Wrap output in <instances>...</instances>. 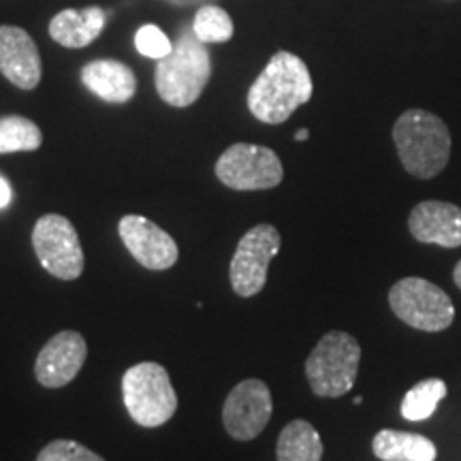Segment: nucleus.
<instances>
[{"instance_id":"nucleus-26","label":"nucleus","mask_w":461,"mask_h":461,"mask_svg":"<svg viewBox=\"0 0 461 461\" xmlns=\"http://www.w3.org/2000/svg\"><path fill=\"white\" fill-rule=\"evenodd\" d=\"M173 5H182V7H190V5H199V3H205V0H169Z\"/></svg>"},{"instance_id":"nucleus-5","label":"nucleus","mask_w":461,"mask_h":461,"mask_svg":"<svg viewBox=\"0 0 461 461\" xmlns=\"http://www.w3.org/2000/svg\"><path fill=\"white\" fill-rule=\"evenodd\" d=\"M122 400L131 419L141 428H160L177 411V395L169 372L154 361L137 363L126 370Z\"/></svg>"},{"instance_id":"nucleus-2","label":"nucleus","mask_w":461,"mask_h":461,"mask_svg":"<svg viewBox=\"0 0 461 461\" xmlns=\"http://www.w3.org/2000/svg\"><path fill=\"white\" fill-rule=\"evenodd\" d=\"M400 160L411 176L431 180L445 171L451 158V132L445 120L425 109H408L393 126Z\"/></svg>"},{"instance_id":"nucleus-17","label":"nucleus","mask_w":461,"mask_h":461,"mask_svg":"<svg viewBox=\"0 0 461 461\" xmlns=\"http://www.w3.org/2000/svg\"><path fill=\"white\" fill-rule=\"evenodd\" d=\"M380 461H436L438 448L428 436L400 429H380L372 440Z\"/></svg>"},{"instance_id":"nucleus-21","label":"nucleus","mask_w":461,"mask_h":461,"mask_svg":"<svg viewBox=\"0 0 461 461\" xmlns=\"http://www.w3.org/2000/svg\"><path fill=\"white\" fill-rule=\"evenodd\" d=\"M193 32L201 43H227L233 37L235 26L229 14L216 5H203L193 22Z\"/></svg>"},{"instance_id":"nucleus-18","label":"nucleus","mask_w":461,"mask_h":461,"mask_svg":"<svg viewBox=\"0 0 461 461\" xmlns=\"http://www.w3.org/2000/svg\"><path fill=\"white\" fill-rule=\"evenodd\" d=\"M278 461H322V440L312 423L295 419L280 431L278 447H276Z\"/></svg>"},{"instance_id":"nucleus-1","label":"nucleus","mask_w":461,"mask_h":461,"mask_svg":"<svg viewBox=\"0 0 461 461\" xmlns=\"http://www.w3.org/2000/svg\"><path fill=\"white\" fill-rule=\"evenodd\" d=\"M312 99V77L302 58L278 51L248 90V109L265 124H282Z\"/></svg>"},{"instance_id":"nucleus-22","label":"nucleus","mask_w":461,"mask_h":461,"mask_svg":"<svg viewBox=\"0 0 461 461\" xmlns=\"http://www.w3.org/2000/svg\"><path fill=\"white\" fill-rule=\"evenodd\" d=\"M37 461H105L101 455L75 440H54L41 448Z\"/></svg>"},{"instance_id":"nucleus-15","label":"nucleus","mask_w":461,"mask_h":461,"mask_svg":"<svg viewBox=\"0 0 461 461\" xmlns=\"http://www.w3.org/2000/svg\"><path fill=\"white\" fill-rule=\"evenodd\" d=\"M82 84L92 95H96L105 103L122 105L129 103L137 92V77L124 62L118 60H92L82 68Z\"/></svg>"},{"instance_id":"nucleus-19","label":"nucleus","mask_w":461,"mask_h":461,"mask_svg":"<svg viewBox=\"0 0 461 461\" xmlns=\"http://www.w3.org/2000/svg\"><path fill=\"white\" fill-rule=\"evenodd\" d=\"M447 397V384L442 378H425L419 380L412 389L402 400V417L406 420L429 419L436 412L438 403Z\"/></svg>"},{"instance_id":"nucleus-14","label":"nucleus","mask_w":461,"mask_h":461,"mask_svg":"<svg viewBox=\"0 0 461 461\" xmlns=\"http://www.w3.org/2000/svg\"><path fill=\"white\" fill-rule=\"evenodd\" d=\"M408 230L420 244L461 246V207L447 201H420L408 216Z\"/></svg>"},{"instance_id":"nucleus-23","label":"nucleus","mask_w":461,"mask_h":461,"mask_svg":"<svg viewBox=\"0 0 461 461\" xmlns=\"http://www.w3.org/2000/svg\"><path fill=\"white\" fill-rule=\"evenodd\" d=\"M135 48L141 56L146 58H154V60H160V58L169 56L173 50V43L169 41V37L160 31L158 26H141L135 34Z\"/></svg>"},{"instance_id":"nucleus-28","label":"nucleus","mask_w":461,"mask_h":461,"mask_svg":"<svg viewBox=\"0 0 461 461\" xmlns=\"http://www.w3.org/2000/svg\"><path fill=\"white\" fill-rule=\"evenodd\" d=\"M361 403H363V397L357 395V397H355V406H361Z\"/></svg>"},{"instance_id":"nucleus-11","label":"nucleus","mask_w":461,"mask_h":461,"mask_svg":"<svg viewBox=\"0 0 461 461\" xmlns=\"http://www.w3.org/2000/svg\"><path fill=\"white\" fill-rule=\"evenodd\" d=\"M118 233L126 250L146 269L165 272L177 263L180 250H177L176 240L146 216H124L118 224Z\"/></svg>"},{"instance_id":"nucleus-9","label":"nucleus","mask_w":461,"mask_h":461,"mask_svg":"<svg viewBox=\"0 0 461 461\" xmlns=\"http://www.w3.org/2000/svg\"><path fill=\"white\" fill-rule=\"evenodd\" d=\"M282 238L272 224H257L240 240L238 250L230 258V286L235 295L255 297L267 282L272 258L280 252Z\"/></svg>"},{"instance_id":"nucleus-20","label":"nucleus","mask_w":461,"mask_h":461,"mask_svg":"<svg viewBox=\"0 0 461 461\" xmlns=\"http://www.w3.org/2000/svg\"><path fill=\"white\" fill-rule=\"evenodd\" d=\"M43 132L24 115H3L0 118V154L34 152L41 148Z\"/></svg>"},{"instance_id":"nucleus-3","label":"nucleus","mask_w":461,"mask_h":461,"mask_svg":"<svg viewBox=\"0 0 461 461\" xmlns=\"http://www.w3.org/2000/svg\"><path fill=\"white\" fill-rule=\"evenodd\" d=\"M212 77V58L205 43H201L193 28H184L173 45L171 54L160 58L154 82L167 105L190 107L203 95Z\"/></svg>"},{"instance_id":"nucleus-27","label":"nucleus","mask_w":461,"mask_h":461,"mask_svg":"<svg viewBox=\"0 0 461 461\" xmlns=\"http://www.w3.org/2000/svg\"><path fill=\"white\" fill-rule=\"evenodd\" d=\"M310 137V131L308 129H299L295 132V141H305Z\"/></svg>"},{"instance_id":"nucleus-13","label":"nucleus","mask_w":461,"mask_h":461,"mask_svg":"<svg viewBox=\"0 0 461 461\" xmlns=\"http://www.w3.org/2000/svg\"><path fill=\"white\" fill-rule=\"evenodd\" d=\"M0 73L20 90H34L41 82V54L22 28L0 26Z\"/></svg>"},{"instance_id":"nucleus-4","label":"nucleus","mask_w":461,"mask_h":461,"mask_svg":"<svg viewBox=\"0 0 461 461\" xmlns=\"http://www.w3.org/2000/svg\"><path fill=\"white\" fill-rule=\"evenodd\" d=\"M361 346L346 331H330L305 361V378L319 397H342L355 387Z\"/></svg>"},{"instance_id":"nucleus-8","label":"nucleus","mask_w":461,"mask_h":461,"mask_svg":"<svg viewBox=\"0 0 461 461\" xmlns=\"http://www.w3.org/2000/svg\"><path fill=\"white\" fill-rule=\"evenodd\" d=\"M216 176L233 190L276 188L285 177L278 154L255 143H233L216 160Z\"/></svg>"},{"instance_id":"nucleus-16","label":"nucleus","mask_w":461,"mask_h":461,"mask_svg":"<svg viewBox=\"0 0 461 461\" xmlns=\"http://www.w3.org/2000/svg\"><path fill=\"white\" fill-rule=\"evenodd\" d=\"M107 14L101 7L65 9L50 22V37L68 50L88 48L101 37Z\"/></svg>"},{"instance_id":"nucleus-6","label":"nucleus","mask_w":461,"mask_h":461,"mask_svg":"<svg viewBox=\"0 0 461 461\" xmlns=\"http://www.w3.org/2000/svg\"><path fill=\"white\" fill-rule=\"evenodd\" d=\"M389 305L397 319L419 331H445L455 321L451 297L434 282L419 276L395 282L389 291Z\"/></svg>"},{"instance_id":"nucleus-7","label":"nucleus","mask_w":461,"mask_h":461,"mask_svg":"<svg viewBox=\"0 0 461 461\" xmlns=\"http://www.w3.org/2000/svg\"><path fill=\"white\" fill-rule=\"evenodd\" d=\"M32 248L45 272L58 280H77L84 274V250L73 222L60 214H45L32 229Z\"/></svg>"},{"instance_id":"nucleus-24","label":"nucleus","mask_w":461,"mask_h":461,"mask_svg":"<svg viewBox=\"0 0 461 461\" xmlns=\"http://www.w3.org/2000/svg\"><path fill=\"white\" fill-rule=\"evenodd\" d=\"M14 199V190H11V184L0 176V210H5Z\"/></svg>"},{"instance_id":"nucleus-12","label":"nucleus","mask_w":461,"mask_h":461,"mask_svg":"<svg viewBox=\"0 0 461 461\" xmlns=\"http://www.w3.org/2000/svg\"><path fill=\"white\" fill-rule=\"evenodd\" d=\"M88 346L82 333L60 331L43 346L34 363L37 383L48 389H60L73 383L84 367Z\"/></svg>"},{"instance_id":"nucleus-25","label":"nucleus","mask_w":461,"mask_h":461,"mask_svg":"<svg viewBox=\"0 0 461 461\" xmlns=\"http://www.w3.org/2000/svg\"><path fill=\"white\" fill-rule=\"evenodd\" d=\"M453 280H455V285L461 288V258H459L457 265H455V269H453Z\"/></svg>"},{"instance_id":"nucleus-10","label":"nucleus","mask_w":461,"mask_h":461,"mask_svg":"<svg viewBox=\"0 0 461 461\" xmlns=\"http://www.w3.org/2000/svg\"><path fill=\"white\" fill-rule=\"evenodd\" d=\"M274 412L272 391L258 378H246L230 389L222 406V423L233 440L250 442L263 434Z\"/></svg>"}]
</instances>
